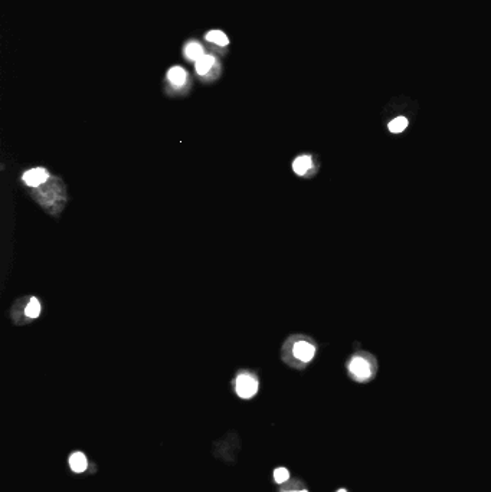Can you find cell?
Listing matches in <instances>:
<instances>
[{
  "mask_svg": "<svg viewBox=\"0 0 491 492\" xmlns=\"http://www.w3.org/2000/svg\"><path fill=\"white\" fill-rule=\"evenodd\" d=\"M337 492H347V490H344V488H340V490H339V491H337Z\"/></svg>",
  "mask_w": 491,
  "mask_h": 492,
  "instance_id": "14",
  "label": "cell"
},
{
  "mask_svg": "<svg viewBox=\"0 0 491 492\" xmlns=\"http://www.w3.org/2000/svg\"><path fill=\"white\" fill-rule=\"evenodd\" d=\"M288 492H307V490H301V491H288Z\"/></svg>",
  "mask_w": 491,
  "mask_h": 492,
  "instance_id": "15",
  "label": "cell"
},
{
  "mask_svg": "<svg viewBox=\"0 0 491 492\" xmlns=\"http://www.w3.org/2000/svg\"><path fill=\"white\" fill-rule=\"evenodd\" d=\"M347 371L349 376L357 383L370 382L378 371V363L376 358L366 351L356 353L347 363Z\"/></svg>",
  "mask_w": 491,
  "mask_h": 492,
  "instance_id": "1",
  "label": "cell"
},
{
  "mask_svg": "<svg viewBox=\"0 0 491 492\" xmlns=\"http://www.w3.org/2000/svg\"><path fill=\"white\" fill-rule=\"evenodd\" d=\"M220 67H219L218 61L213 55H207L205 54L200 59H197L195 62V69H196V74L200 75V77H210L212 74H218L220 71Z\"/></svg>",
  "mask_w": 491,
  "mask_h": 492,
  "instance_id": "3",
  "label": "cell"
},
{
  "mask_svg": "<svg viewBox=\"0 0 491 492\" xmlns=\"http://www.w3.org/2000/svg\"><path fill=\"white\" fill-rule=\"evenodd\" d=\"M408 125H409V120L406 117H396L388 124V130L392 134H400L408 128Z\"/></svg>",
  "mask_w": 491,
  "mask_h": 492,
  "instance_id": "10",
  "label": "cell"
},
{
  "mask_svg": "<svg viewBox=\"0 0 491 492\" xmlns=\"http://www.w3.org/2000/svg\"><path fill=\"white\" fill-rule=\"evenodd\" d=\"M22 178H23V181L26 183L29 187H38V186H41V184L48 181L49 173L45 168H42V167H36V168L27 170Z\"/></svg>",
  "mask_w": 491,
  "mask_h": 492,
  "instance_id": "5",
  "label": "cell"
},
{
  "mask_svg": "<svg viewBox=\"0 0 491 492\" xmlns=\"http://www.w3.org/2000/svg\"><path fill=\"white\" fill-rule=\"evenodd\" d=\"M293 354L297 360H300L302 363H308L314 358L315 354V345L311 342L305 341V340H300L294 344L293 347Z\"/></svg>",
  "mask_w": 491,
  "mask_h": 492,
  "instance_id": "4",
  "label": "cell"
},
{
  "mask_svg": "<svg viewBox=\"0 0 491 492\" xmlns=\"http://www.w3.org/2000/svg\"><path fill=\"white\" fill-rule=\"evenodd\" d=\"M25 314L29 318H36L38 315L41 314V304H39V301L36 300V298H32V300L29 301V304H27L26 308H25Z\"/></svg>",
  "mask_w": 491,
  "mask_h": 492,
  "instance_id": "12",
  "label": "cell"
},
{
  "mask_svg": "<svg viewBox=\"0 0 491 492\" xmlns=\"http://www.w3.org/2000/svg\"><path fill=\"white\" fill-rule=\"evenodd\" d=\"M235 387H236V393L238 396L242 399H251L257 395L258 392V380L248 373H242L236 377L235 382Z\"/></svg>",
  "mask_w": 491,
  "mask_h": 492,
  "instance_id": "2",
  "label": "cell"
},
{
  "mask_svg": "<svg viewBox=\"0 0 491 492\" xmlns=\"http://www.w3.org/2000/svg\"><path fill=\"white\" fill-rule=\"evenodd\" d=\"M185 55L189 61H193L196 62L197 59H200L203 55H205V51H203V46L199 43V42H189L185 48Z\"/></svg>",
  "mask_w": 491,
  "mask_h": 492,
  "instance_id": "8",
  "label": "cell"
},
{
  "mask_svg": "<svg viewBox=\"0 0 491 492\" xmlns=\"http://www.w3.org/2000/svg\"><path fill=\"white\" fill-rule=\"evenodd\" d=\"M205 38L207 42H212L218 46H226L229 43L228 36L222 30H210L209 33H206Z\"/></svg>",
  "mask_w": 491,
  "mask_h": 492,
  "instance_id": "11",
  "label": "cell"
},
{
  "mask_svg": "<svg viewBox=\"0 0 491 492\" xmlns=\"http://www.w3.org/2000/svg\"><path fill=\"white\" fill-rule=\"evenodd\" d=\"M274 479H275L278 484H284L286 481L290 479V472H288V469H286V468H278V469H275V472H274Z\"/></svg>",
  "mask_w": 491,
  "mask_h": 492,
  "instance_id": "13",
  "label": "cell"
},
{
  "mask_svg": "<svg viewBox=\"0 0 491 492\" xmlns=\"http://www.w3.org/2000/svg\"><path fill=\"white\" fill-rule=\"evenodd\" d=\"M188 78H189V75H188L186 69H183L182 67H173L167 72V80L175 88H182L188 82Z\"/></svg>",
  "mask_w": 491,
  "mask_h": 492,
  "instance_id": "6",
  "label": "cell"
},
{
  "mask_svg": "<svg viewBox=\"0 0 491 492\" xmlns=\"http://www.w3.org/2000/svg\"><path fill=\"white\" fill-rule=\"evenodd\" d=\"M311 168H313V157L308 154L298 156L293 163V170L298 176H305Z\"/></svg>",
  "mask_w": 491,
  "mask_h": 492,
  "instance_id": "7",
  "label": "cell"
},
{
  "mask_svg": "<svg viewBox=\"0 0 491 492\" xmlns=\"http://www.w3.org/2000/svg\"><path fill=\"white\" fill-rule=\"evenodd\" d=\"M69 466L74 472H84L88 466V462H87V458L85 455L81 453V452H75L69 456Z\"/></svg>",
  "mask_w": 491,
  "mask_h": 492,
  "instance_id": "9",
  "label": "cell"
}]
</instances>
